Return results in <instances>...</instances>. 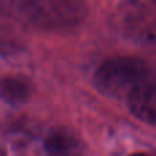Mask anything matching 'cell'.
<instances>
[{
	"label": "cell",
	"instance_id": "obj_1",
	"mask_svg": "<svg viewBox=\"0 0 156 156\" xmlns=\"http://www.w3.org/2000/svg\"><path fill=\"white\" fill-rule=\"evenodd\" d=\"M154 76L151 67L138 58L114 56L97 67L93 81L101 93L114 99H126L136 86Z\"/></svg>",
	"mask_w": 156,
	"mask_h": 156
},
{
	"label": "cell",
	"instance_id": "obj_4",
	"mask_svg": "<svg viewBox=\"0 0 156 156\" xmlns=\"http://www.w3.org/2000/svg\"><path fill=\"white\" fill-rule=\"evenodd\" d=\"M47 156H85V144L67 127H54L44 140Z\"/></svg>",
	"mask_w": 156,
	"mask_h": 156
},
{
	"label": "cell",
	"instance_id": "obj_9",
	"mask_svg": "<svg viewBox=\"0 0 156 156\" xmlns=\"http://www.w3.org/2000/svg\"><path fill=\"white\" fill-rule=\"evenodd\" d=\"M0 156H7V152H5L2 147H0Z\"/></svg>",
	"mask_w": 156,
	"mask_h": 156
},
{
	"label": "cell",
	"instance_id": "obj_5",
	"mask_svg": "<svg viewBox=\"0 0 156 156\" xmlns=\"http://www.w3.org/2000/svg\"><path fill=\"white\" fill-rule=\"evenodd\" d=\"M0 96L11 105H21L32 96V83L23 77L8 76L0 80Z\"/></svg>",
	"mask_w": 156,
	"mask_h": 156
},
{
	"label": "cell",
	"instance_id": "obj_6",
	"mask_svg": "<svg viewBox=\"0 0 156 156\" xmlns=\"http://www.w3.org/2000/svg\"><path fill=\"white\" fill-rule=\"evenodd\" d=\"M21 49V40L10 27L0 22V55H14Z\"/></svg>",
	"mask_w": 156,
	"mask_h": 156
},
{
	"label": "cell",
	"instance_id": "obj_7",
	"mask_svg": "<svg viewBox=\"0 0 156 156\" xmlns=\"http://www.w3.org/2000/svg\"><path fill=\"white\" fill-rule=\"evenodd\" d=\"M32 0H0V16L21 18Z\"/></svg>",
	"mask_w": 156,
	"mask_h": 156
},
{
	"label": "cell",
	"instance_id": "obj_8",
	"mask_svg": "<svg viewBox=\"0 0 156 156\" xmlns=\"http://www.w3.org/2000/svg\"><path fill=\"white\" fill-rule=\"evenodd\" d=\"M130 156H156V152H140V154H133Z\"/></svg>",
	"mask_w": 156,
	"mask_h": 156
},
{
	"label": "cell",
	"instance_id": "obj_3",
	"mask_svg": "<svg viewBox=\"0 0 156 156\" xmlns=\"http://www.w3.org/2000/svg\"><path fill=\"white\" fill-rule=\"evenodd\" d=\"M126 103L130 112L145 123L156 126V77H151L136 86L129 96Z\"/></svg>",
	"mask_w": 156,
	"mask_h": 156
},
{
	"label": "cell",
	"instance_id": "obj_2",
	"mask_svg": "<svg viewBox=\"0 0 156 156\" xmlns=\"http://www.w3.org/2000/svg\"><path fill=\"white\" fill-rule=\"evenodd\" d=\"M88 15L85 0H32L21 18L40 30H67Z\"/></svg>",
	"mask_w": 156,
	"mask_h": 156
}]
</instances>
